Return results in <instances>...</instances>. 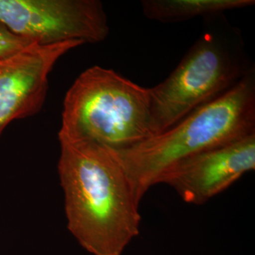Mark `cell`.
I'll return each instance as SVG.
<instances>
[{
    "label": "cell",
    "instance_id": "obj_2",
    "mask_svg": "<svg viewBox=\"0 0 255 255\" xmlns=\"http://www.w3.org/2000/svg\"><path fill=\"white\" fill-rule=\"evenodd\" d=\"M255 77L252 68L226 93L174 127L127 148L113 149L139 203L176 164L255 132Z\"/></svg>",
    "mask_w": 255,
    "mask_h": 255
},
{
    "label": "cell",
    "instance_id": "obj_3",
    "mask_svg": "<svg viewBox=\"0 0 255 255\" xmlns=\"http://www.w3.org/2000/svg\"><path fill=\"white\" fill-rule=\"evenodd\" d=\"M59 133L89 139L114 150L153 136L150 88L111 69L88 68L65 95Z\"/></svg>",
    "mask_w": 255,
    "mask_h": 255
},
{
    "label": "cell",
    "instance_id": "obj_9",
    "mask_svg": "<svg viewBox=\"0 0 255 255\" xmlns=\"http://www.w3.org/2000/svg\"><path fill=\"white\" fill-rule=\"evenodd\" d=\"M33 43H36L15 34L0 23V57L14 54Z\"/></svg>",
    "mask_w": 255,
    "mask_h": 255
},
{
    "label": "cell",
    "instance_id": "obj_1",
    "mask_svg": "<svg viewBox=\"0 0 255 255\" xmlns=\"http://www.w3.org/2000/svg\"><path fill=\"white\" fill-rule=\"evenodd\" d=\"M58 173L69 231L94 255H122L140 233L139 204L110 147L58 133Z\"/></svg>",
    "mask_w": 255,
    "mask_h": 255
},
{
    "label": "cell",
    "instance_id": "obj_8",
    "mask_svg": "<svg viewBox=\"0 0 255 255\" xmlns=\"http://www.w3.org/2000/svg\"><path fill=\"white\" fill-rule=\"evenodd\" d=\"M255 0H143L142 12L149 19L176 23L198 16L211 17L229 10L248 7Z\"/></svg>",
    "mask_w": 255,
    "mask_h": 255
},
{
    "label": "cell",
    "instance_id": "obj_5",
    "mask_svg": "<svg viewBox=\"0 0 255 255\" xmlns=\"http://www.w3.org/2000/svg\"><path fill=\"white\" fill-rule=\"evenodd\" d=\"M0 23L40 45L100 43L110 33L98 0H0Z\"/></svg>",
    "mask_w": 255,
    "mask_h": 255
},
{
    "label": "cell",
    "instance_id": "obj_4",
    "mask_svg": "<svg viewBox=\"0 0 255 255\" xmlns=\"http://www.w3.org/2000/svg\"><path fill=\"white\" fill-rule=\"evenodd\" d=\"M248 68L239 32L226 21L206 30L163 82L150 88L155 135L216 100L238 83Z\"/></svg>",
    "mask_w": 255,
    "mask_h": 255
},
{
    "label": "cell",
    "instance_id": "obj_6",
    "mask_svg": "<svg viewBox=\"0 0 255 255\" xmlns=\"http://www.w3.org/2000/svg\"><path fill=\"white\" fill-rule=\"evenodd\" d=\"M83 44L71 41L51 45L33 43L8 56L0 57V135L16 119L41 111L48 90V78L58 60Z\"/></svg>",
    "mask_w": 255,
    "mask_h": 255
},
{
    "label": "cell",
    "instance_id": "obj_7",
    "mask_svg": "<svg viewBox=\"0 0 255 255\" xmlns=\"http://www.w3.org/2000/svg\"><path fill=\"white\" fill-rule=\"evenodd\" d=\"M255 169V132L189 157L161 177L184 202L201 205Z\"/></svg>",
    "mask_w": 255,
    "mask_h": 255
}]
</instances>
